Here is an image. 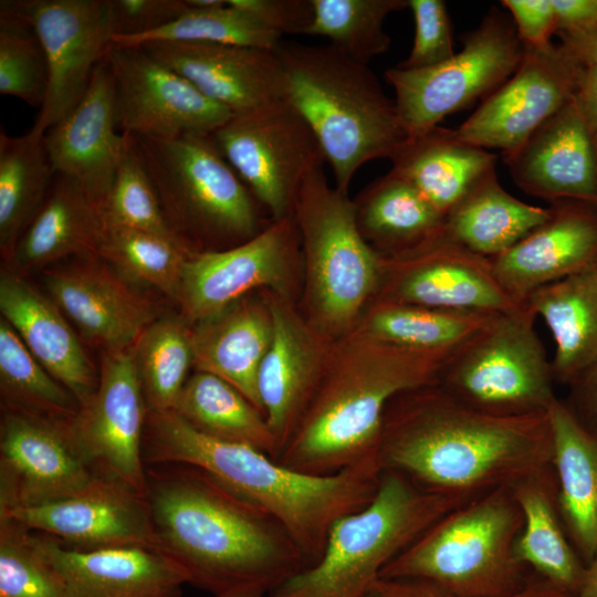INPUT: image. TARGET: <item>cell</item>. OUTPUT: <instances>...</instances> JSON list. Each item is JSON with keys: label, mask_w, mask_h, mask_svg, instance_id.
<instances>
[{"label": "cell", "mask_w": 597, "mask_h": 597, "mask_svg": "<svg viewBox=\"0 0 597 597\" xmlns=\"http://www.w3.org/2000/svg\"><path fill=\"white\" fill-rule=\"evenodd\" d=\"M566 406L577 420L597 438V363L568 385Z\"/></svg>", "instance_id": "cell-52"}, {"label": "cell", "mask_w": 597, "mask_h": 597, "mask_svg": "<svg viewBox=\"0 0 597 597\" xmlns=\"http://www.w3.org/2000/svg\"><path fill=\"white\" fill-rule=\"evenodd\" d=\"M48 63L34 29L0 6V93L40 107L46 96Z\"/></svg>", "instance_id": "cell-45"}, {"label": "cell", "mask_w": 597, "mask_h": 597, "mask_svg": "<svg viewBox=\"0 0 597 597\" xmlns=\"http://www.w3.org/2000/svg\"><path fill=\"white\" fill-rule=\"evenodd\" d=\"M0 516L72 549L146 547L159 552L146 495L105 476H95L62 500L3 510Z\"/></svg>", "instance_id": "cell-18"}, {"label": "cell", "mask_w": 597, "mask_h": 597, "mask_svg": "<svg viewBox=\"0 0 597 597\" xmlns=\"http://www.w3.org/2000/svg\"><path fill=\"white\" fill-rule=\"evenodd\" d=\"M105 60L115 85L117 128L123 135L167 139L212 134L232 114L143 46H109Z\"/></svg>", "instance_id": "cell-15"}, {"label": "cell", "mask_w": 597, "mask_h": 597, "mask_svg": "<svg viewBox=\"0 0 597 597\" xmlns=\"http://www.w3.org/2000/svg\"><path fill=\"white\" fill-rule=\"evenodd\" d=\"M137 46L232 115L287 98L285 73L275 50L203 42H151Z\"/></svg>", "instance_id": "cell-24"}, {"label": "cell", "mask_w": 597, "mask_h": 597, "mask_svg": "<svg viewBox=\"0 0 597 597\" xmlns=\"http://www.w3.org/2000/svg\"><path fill=\"white\" fill-rule=\"evenodd\" d=\"M192 428L211 438L277 454L264 415L222 378L196 370L188 377L172 409Z\"/></svg>", "instance_id": "cell-38"}, {"label": "cell", "mask_w": 597, "mask_h": 597, "mask_svg": "<svg viewBox=\"0 0 597 597\" xmlns=\"http://www.w3.org/2000/svg\"><path fill=\"white\" fill-rule=\"evenodd\" d=\"M151 42H203L276 50L282 36L240 9L226 3L210 9H191L169 24L133 38H114L119 45Z\"/></svg>", "instance_id": "cell-44"}, {"label": "cell", "mask_w": 597, "mask_h": 597, "mask_svg": "<svg viewBox=\"0 0 597 597\" xmlns=\"http://www.w3.org/2000/svg\"><path fill=\"white\" fill-rule=\"evenodd\" d=\"M547 214V207L528 205L509 193L494 172L444 216L441 239L492 259L519 242Z\"/></svg>", "instance_id": "cell-36"}, {"label": "cell", "mask_w": 597, "mask_h": 597, "mask_svg": "<svg viewBox=\"0 0 597 597\" xmlns=\"http://www.w3.org/2000/svg\"><path fill=\"white\" fill-rule=\"evenodd\" d=\"M0 311L40 364L80 404L84 405L98 385V375L66 316L45 296L15 273L0 276Z\"/></svg>", "instance_id": "cell-28"}, {"label": "cell", "mask_w": 597, "mask_h": 597, "mask_svg": "<svg viewBox=\"0 0 597 597\" xmlns=\"http://www.w3.org/2000/svg\"><path fill=\"white\" fill-rule=\"evenodd\" d=\"M555 343V381L570 385L597 363V272L594 264L544 285L526 298Z\"/></svg>", "instance_id": "cell-34"}, {"label": "cell", "mask_w": 597, "mask_h": 597, "mask_svg": "<svg viewBox=\"0 0 597 597\" xmlns=\"http://www.w3.org/2000/svg\"><path fill=\"white\" fill-rule=\"evenodd\" d=\"M561 39L583 66H597V25Z\"/></svg>", "instance_id": "cell-55"}, {"label": "cell", "mask_w": 597, "mask_h": 597, "mask_svg": "<svg viewBox=\"0 0 597 597\" xmlns=\"http://www.w3.org/2000/svg\"><path fill=\"white\" fill-rule=\"evenodd\" d=\"M377 458L429 492L472 500L552 464L553 439L547 412L490 416L429 385L389 401Z\"/></svg>", "instance_id": "cell-2"}, {"label": "cell", "mask_w": 597, "mask_h": 597, "mask_svg": "<svg viewBox=\"0 0 597 597\" xmlns=\"http://www.w3.org/2000/svg\"><path fill=\"white\" fill-rule=\"evenodd\" d=\"M287 100L305 118L335 177L347 195L357 169L388 158L408 135L395 98L368 64L327 45L281 42Z\"/></svg>", "instance_id": "cell-5"}, {"label": "cell", "mask_w": 597, "mask_h": 597, "mask_svg": "<svg viewBox=\"0 0 597 597\" xmlns=\"http://www.w3.org/2000/svg\"><path fill=\"white\" fill-rule=\"evenodd\" d=\"M583 69L563 43L525 48L517 70L453 130L467 143L507 154L575 96Z\"/></svg>", "instance_id": "cell-16"}, {"label": "cell", "mask_w": 597, "mask_h": 597, "mask_svg": "<svg viewBox=\"0 0 597 597\" xmlns=\"http://www.w3.org/2000/svg\"><path fill=\"white\" fill-rule=\"evenodd\" d=\"M191 253L184 244L156 234L108 228L97 256L124 276L151 285L177 301Z\"/></svg>", "instance_id": "cell-43"}, {"label": "cell", "mask_w": 597, "mask_h": 597, "mask_svg": "<svg viewBox=\"0 0 597 597\" xmlns=\"http://www.w3.org/2000/svg\"><path fill=\"white\" fill-rule=\"evenodd\" d=\"M525 305L501 313L451 352L436 385L457 402L495 417L547 412L556 399L552 364Z\"/></svg>", "instance_id": "cell-10"}, {"label": "cell", "mask_w": 597, "mask_h": 597, "mask_svg": "<svg viewBox=\"0 0 597 597\" xmlns=\"http://www.w3.org/2000/svg\"><path fill=\"white\" fill-rule=\"evenodd\" d=\"M503 597H576L534 574L517 591Z\"/></svg>", "instance_id": "cell-57"}, {"label": "cell", "mask_w": 597, "mask_h": 597, "mask_svg": "<svg viewBox=\"0 0 597 597\" xmlns=\"http://www.w3.org/2000/svg\"><path fill=\"white\" fill-rule=\"evenodd\" d=\"M522 527L511 486L498 488L438 520L379 578L431 580L453 597L510 595L533 575L515 553Z\"/></svg>", "instance_id": "cell-7"}, {"label": "cell", "mask_w": 597, "mask_h": 597, "mask_svg": "<svg viewBox=\"0 0 597 597\" xmlns=\"http://www.w3.org/2000/svg\"><path fill=\"white\" fill-rule=\"evenodd\" d=\"M354 205L363 237L383 258L404 256L442 237L444 216L390 170L367 186Z\"/></svg>", "instance_id": "cell-35"}, {"label": "cell", "mask_w": 597, "mask_h": 597, "mask_svg": "<svg viewBox=\"0 0 597 597\" xmlns=\"http://www.w3.org/2000/svg\"><path fill=\"white\" fill-rule=\"evenodd\" d=\"M268 298L273 329L258 374V394L277 457L312 399L334 343L297 313L292 300L271 291Z\"/></svg>", "instance_id": "cell-21"}, {"label": "cell", "mask_w": 597, "mask_h": 597, "mask_svg": "<svg viewBox=\"0 0 597 597\" xmlns=\"http://www.w3.org/2000/svg\"><path fill=\"white\" fill-rule=\"evenodd\" d=\"M556 33L568 35L597 25V0H552Z\"/></svg>", "instance_id": "cell-53"}, {"label": "cell", "mask_w": 597, "mask_h": 597, "mask_svg": "<svg viewBox=\"0 0 597 597\" xmlns=\"http://www.w3.org/2000/svg\"><path fill=\"white\" fill-rule=\"evenodd\" d=\"M128 140V149L103 205L108 228L147 232L187 247L169 226L155 189L133 149L129 137Z\"/></svg>", "instance_id": "cell-46"}, {"label": "cell", "mask_w": 597, "mask_h": 597, "mask_svg": "<svg viewBox=\"0 0 597 597\" xmlns=\"http://www.w3.org/2000/svg\"><path fill=\"white\" fill-rule=\"evenodd\" d=\"M273 329L268 290L249 294L192 328L193 367L228 381L262 413L258 374Z\"/></svg>", "instance_id": "cell-29"}, {"label": "cell", "mask_w": 597, "mask_h": 597, "mask_svg": "<svg viewBox=\"0 0 597 597\" xmlns=\"http://www.w3.org/2000/svg\"><path fill=\"white\" fill-rule=\"evenodd\" d=\"M146 498L159 552L213 597H268L310 567L280 522L200 468L146 465Z\"/></svg>", "instance_id": "cell-1"}, {"label": "cell", "mask_w": 597, "mask_h": 597, "mask_svg": "<svg viewBox=\"0 0 597 597\" xmlns=\"http://www.w3.org/2000/svg\"><path fill=\"white\" fill-rule=\"evenodd\" d=\"M70 422L3 409L0 511L62 500L96 476L74 443Z\"/></svg>", "instance_id": "cell-19"}, {"label": "cell", "mask_w": 597, "mask_h": 597, "mask_svg": "<svg viewBox=\"0 0 597 597\" xmlns=\"http://www.w3.org/2000/svg\"><path fill=\"white\" fill-rule=\"evenodd\" d=\"M314 11L307 35L327 38L350 59L368 62L388 51L385 20L408 8V0H311Z\"/></svg>", "instance_id": "cell-42"}, {"label": "cell", "mask_w": 597, "mask_h": 597, "mask_svg": "<svg viewBox=\"0 0 597 597\" xmlns=\"http://www.w3.org/2000/svg\"><path fill=\"white\" fill-rule=\"evenodd\" d=\"M377 298L486 313H509L525 305L503 289L490 259L443 239L404 256L384 258Z\"/></svg>", "instance_id": "cell-20"}, {"label": "cell", "mask_w": 597, "mask_h": 597, "mask_svg": "<svg viewBox=\"0 0 597 597\" xmlns=\"http://www.w3.org/2000/svg\"><path fill=\"white\" fill-rule=\"evenodd\" d=\"M469 501L429 492L397 471L381 470L375 498L333 524L316 564L268 597H363L386 565Z\"/></svg>", "instance_id": "cell-6"}, {"label": "cell", "mask_w": 597, "mask_h": 597, "mask_svg": "<svg viewBox=\"0 0 597 597\" xmlns=\"http://www.w3.org/2000/svg\"><path fill=\"white\" fill-rule=\"evenodd\" d=\"M462 42L461 51L440 64L385 72L408 137L486 98L517 70L525 52L511 17L495 7Z\"/></svg>", "instance_id": "cell-11"}, {"label": "cell", "mask_w": 597, "mask_h": 597, "mask_svg": "<svg viewBox=\"0 0 597 597\" xmlns=\"http://www.w3.org/2000/svg\"><path fill=\"white\" fill-rule=\"evenodd\" d=\"M575 96L588 123L597 133V66H584Z\"/></svg>", "instance_id": "cell-56"}, {"label": "cell", "mask_w": 597, "mask_h": 597, "mask_svg": "<svg viewBox=\"0 0 597 597\" xmlns=\"http://www.w3.org/2000/svg\"><path fill=\"white\" fill-rule=\"evenodd\" d=\"M594 268H595V270L597 272V261L594 263Z\"/></svg>", "instance_id": "cell-59"}, {"label": "cell", "mask_w": 597, "mask_h": 597, "mask_svg": "<svg viewBox=\"0 0 597 597\" xmlns=\"http://www.w3.org/2000/svg\"><path fill=\"white\" fill-rule=\"evenodd\" d=\"M143 458L145 465L205 470L280 522L310 567L322 557L333 524L371 502L381 473L377 455L331 475L300 472L252 447L203 434L172 410L147 411Z\"/></svg>", "instance_id": "cell-3"}, {"label": "cell", "mask_w": 597, "mask_h": 597, "mask_svg": "<svg viewBox=\"0 0 597 597\" xmlns=\"http://www.w3.org/2000/svg\"><path fill=\"white\" fill-rule=\"evenodd\" d=\"M55 172L45 134L30 129L22 136L0 133V248L10 260L52 186Z\"/></svg>", "instance_id": "cell-39"}, {"label": "cell", "mask_w": 597, "mask_h": 597, "mask_svg": "<svg viewBox=\"0 0 597 597\" xmlns=\"http://www.w3.org/2000/svg\"><path fill=\"white\" fill-rule=\"evenodd\" d=\"M323 166L305 176L293 216L305 270V318L335 342L357 326L376 300L384 258L363 237L354 201L329 186Z\"/></svg>", "instance_id": "cell-8"}, {"label": "cell", "mask_w": 597, "mask_h": 597, "mask_svg": "<svg viewBox=\"0 0 597 597\" xmlns=\"http://www.w3.org/2000/svg\"><path fill=\"white\" fill-rule=\"evenodd\" d=\"M496 156L436 126L409 136L390 158V171L411 184L446 216L476 185L496 172Z\"/></svg>", "instance_id": "cell-30"}, {"label": "cell", "mask_w": 597, "mask_h": 597, "mask_svg": "<svg viewBox=\"0 0 597 597\" xmlns=\"http://www.w3.org/2000/svg\"><path fill=\"white\" fill-rule=\"evenodd\" d=\"M302 259L293 214L272 220L238 245L193 252L185 264L177 302L185 318L198 323L263 289L293 300L295 270Z\"/></svg>", "instance_id": "cell-13"}, {"label": "cell", "mask_w": 597, "mask_h": 597, "mask_svg": "<svg viewBox=\"0 0 597 597\" xmlns=\"http://www.w3.org/2000/svg\"><path fill=\"white\" fill-rule=\"evenodd\" d=\"M96 259L46 272L44 284L85 338L106 352L129 349L157 320L155 307Z\"/></svg>", "instance_id": "cell-27"}, {"label": "cell", "mask_w": 597, "mask_h": 597, "mask_svg": "<svg viewBox=\"0 0 597 597\" xmlns=\"http://www.w3.org/2000/svg\"><path fill=\"white\" fill-rule=\"evenodd\" d=\"M363 597H453L440 585L421 578H379Z\"/></svg>", "instance_id": "cell-54"}, {"label": "cell", "mask_w": 597, "mask_h": 597, "mask_svg": "<svg viewBox=\"0 0 597 597\" xmlns=\"http://www.w3.org/2000/svg\"><path fill=\"white\" fill-rule=\"evenodd\" d=\"M35 549L57 574L64 597H182L184 569L158 551L115 547L77 551L30 531Z\"/></svg>", "instance_id": "cell-26"}, {"label": "cell", "mask_w": 597, "mask_h": 597, "mask_svg": "<svg viewBox=\"0 0 597 597\" xmlns=\"http://www.w3.org/2000/svg\"><path fill=\"white\" fill-rule=\"evenodd\" d=\"M36 32L46 56L48 91L31 130L45 134L84 96L113 43L109 0H2Z\"/></svg>", "instance_id": "cell-14"}, {"label": "cell", "mask_w": 597, "mask_h": 597, "mask_svg": "<svg viewBox=\"0 0 597 597\" xmlns=\"http://www.w3.org/2000/svg\"><path fill=\"white\" fill-rule=\"evenodd\" d=\"M576 597H597V551L586 565V572Z\"/></svg>", "instance_id": "cell-58"}, {"label": "cell", "mask_w": 597, "mask_h": 597, "mask_svg": "<svg viewBox=\"0 0 597 597\" xmlns=\"http://www.w3.org/2000/svg\"><path fill=\"white\" fill-rule=\"evenodd\" d=\"M132 349L147 411L172 410L193 366L192 328L180 318L156 320Z\"/></svg>", "instance_id": "cell-41"}, {"label": "cell", "mask_w": 597, "mask_h": 597, "mask_svg": "<svg viewBox=\"0 0 597 597\" xmlns=\"http://www.w3.org/2000/svg\"><path fill=\"white\" fill-rule=\"evenodd\" d=\"M510 486L523 513V527L515 545L517 558L534 574L576 596L586 564L565 530L552 464Z\"/></svg>", "instance_id": "cell-33"}, {"label": "cell", "mask_w": 597, "mask_h": 597, "mask_svg": "<svg viewBox=\"0 0 597 597\" xmlns=\"http://www.w3.org/2000/svg\"><path fill=\"white\" fill-rule=\"evenodd\" d=\"M146 417L133 349L105 352L97 388L70 422V431L96 476L123 482L143 495Z\"/></svg>", "instance_id": "cell-17"}, {"label": "cell", "mask_w": 597, "mask_h": 597, "mask_svg": "<svg viewBox=\"0 0 597 597\" xmlns=\"http://www.w3.org/2000/svg\"><path fill=\"white\" fill-rule=\"evenodd\" d=\"M356 331L395 346L449 355L501 313L450 311L375 300Z\"/></svg>", "instance_id": "cell-37"}, {"label": "cell", "mask_w": 597, "mask_h": 597, "mask_svg": "<svg viewBox=\"0 0 597 597\" xmlns=\"http://www.w3.org/2000/svg\"><path fill=\"white\" fill-rule=\"evenodd\" d=\"M0 389L3 409L64 422L72 421L80 411L73 394L40 364L3 317Z\"/></svg>", "instance_id": "cell-40"}, {"label": "cell", "mask_w": 597, "mask_h": 597, "mask_svg": "<svg viewBox=\"0 0 597 597\" xmlns=\"http://www.w3.org/2000/svg\"><path fill=\"white\" fill-rule=\"evenodd\" d=\"M547 415L559 513L574 548L587 565L597 551V438L558 398Z\"/></svg>", "instance_id": "cell-32"}, {"label": "cell", "mask_w": 597, "mask_h": 597, "mask_svg": "<svg viewBox=\"0 0 597 597\" xmlns=\"http://www.w3.org/2000/svg\"><path fill=\"white\" fill-rule=\"evenodd\" d=\"M178 238L192 251L228 249L253 238L259 202L212 134L159 139L126 135Z\"/></svg>", "instance_id": "cell-9"}, {"label": "cell", "mask_w": 597, "mask_h": 597, "mask_svg": "<svg viewBox=\"0 0 597 597\" xmlns=\"http://www.w3.org/2000/svg\"><path fill=\"white\" fill-rule=\"evenodd\" d=\"M212 137L271 220L293 214L305 176L326 163L312 128L287 98L232 115Z\"/></svg>", "instance_id": "cell-12"}, {"label": "cell", "mask_w": 597, "mask_h": 597, "mask_svg": "<svg viewBox=\"0 0 597 597\" xmlns=\"http://www.w3.org/2000/svg\"><path fill=\"white\" fill-rule=\"evenodd\" d=\"M268 30L283 34H305L313 22L311 0H228Z\"/></svg>", "instance_id": "cell-50"}, {"label": "cell", "mask_w": 597, "mask_h": 597, "mask_svg": "<svg viewBox=\"0 0 597 597\" xmlns=\"http://www.w3.org/2000/svg\"><path fill=\"white\" fill-rule=\"evenodd\" d=\"M337 342L301 420L274 459L313 475H331L377 455L389 401L404 391L436 385L448 356L395 346L356 331Z\"/></svg>", "instance_id": "cell-4"}, {"label": "cell", "mask_w": 597, "mask_h": 597, "mask_svg": "<svg viewBox=\"0 0 597 597\" xmlns=\"http://www.w3.org/2000/svg\"><path fill=\"white\" fill-rule=\"evenodd\" d=\"M114 38H133L156 31L187 10L186 0H109Z\"/></svg>", "instance_id": "cell-49"}, {"label": "cell", "mask_w": 597, "mask_h": 597, "mask_svg": "<svg viewBox=\"0 0 597 597\" xmlns=\"http://www.w3.org/2000/svg\"><path fill=\"white\" fill-rule=\"evenodd\" d=\"M0 597H64L54 569L35 549L30 530L0 516Z\"/></svg>", "instance_id": "cell-47"}, {"label": "cell", "mask_w": 597, "mask_h": 597, "mask_svg": "<svg viewBox=\"0 0 597 597\" xmlns=\"http://www.w3.org/2000/svg\"><path fill=\"white\" fill-rule=\"evenodd\" d=\"M503 160L525 193L597 207V133L576 96Z\"/></svg>", "instance_id": "cell-22"}, {"label": "cell", "mask_w": 597, "mask_h": 597, "mask_svg": "<svg viewBox=\"0 0 597 597\" xmlns=\"http://www.w3.org/2000/svg\"><path fill=\"white\" fill-rule=\"evenodd\" d=\"M547 208L542 223L490 259L500 284L521 304L535 290L582 272L597 261V207L559 200Z\"/></svg>", "instance_id": "cell-25"}, {"label": "cell", "mask_w": 597, "mask_h": 597, "mask_svg": "<svg viewBox=\"0 0 597 597\" xmlns=\"http://www.w3.org/2000/svg\"><path fill=\"white\" fill-rule=\"evenodd\" d=\"M117 130L115 85L104 57L80 103L45 133L55 175L76 181L102 208L129 145Z\"/></svg>", "instance_id": "cell-23"}, {"label": "cell", "mask_w": 597, "mask_h": 597, "mask_svg": "<svg viewBox=\"0 0 597 597\" xmlns=\"http://www.w3.org/2000/svg\"><path fill=\"white\" fill-rule=\"evenodd\" d=\"M108 231L101 205L73 179L55 175L43 205L22 232L10 260L21 269L67 256H97Z\"/></svg>", "instance_id": "cell-31"}, {"label": "cell", "mask_w": 597, "mask_h": 597, "mask_svg": "<svg viewBox=\"0 0 597 597\" xmlns=\"http://www.w3.org/2000/svg\"><path fill=\"white\" fill-rule=\"evenodd\" d=\"M516 34L525 48L548 45L556 33V17L552 0H503Z\"/></svg>", "instance_id": "cell-51"}, {"label": "cell", "mask_w": 597, "mask_h": 597, "mask_svg": "<svg viewBox=\"0 0 597 597\" xmlns=\"http://www.w3.org/2000/svg\"><path fill=\"white\" fill-rule=\"evenodd\" d=\"M415 20L410 53L398 67L426 69L450 59L455 52L450 17L442 0H408Z\"/></svg>", "instance_id": "cell-48"}]
</instances>
